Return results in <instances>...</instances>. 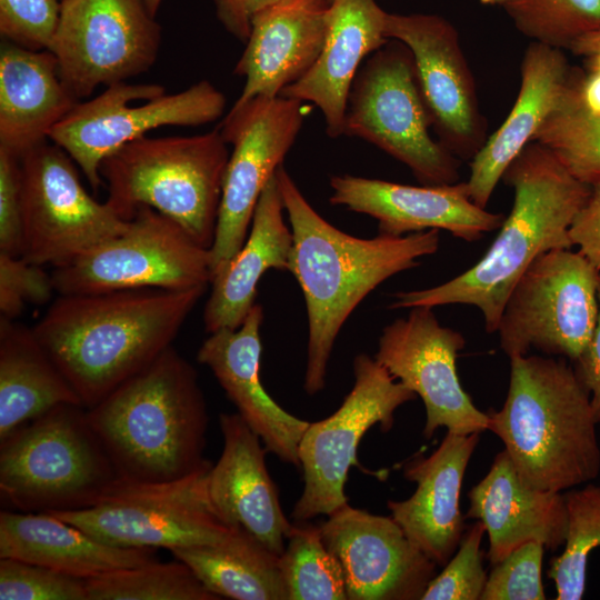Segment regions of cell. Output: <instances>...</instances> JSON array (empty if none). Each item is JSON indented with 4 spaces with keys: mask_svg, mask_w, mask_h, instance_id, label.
<instances>
[{
    "mask_svg": "<svg viewBox=\"0 0 600 600\" xmlns=\"http://www.w3.org/2000/svg\"><path fill=\"white\" fill-rule=\"evenodd\" d=\"M276 178L292 232L288 270L302 290L308 316L304 390L316 394L326 386L329 358L346 320L383 281L436 253L439 230L357 238L323 219L282 164Z\"/></svg>",
    "mask_w": 600,
    "mask_h": 600,
    "instance_id": "1",
    "label": "cell"
},
{
    "mask_svg": "<svg viewBox=\"0 0 600 600\" xmlns=\"http://www.w3.org/2000/svg\"><path fill=\"white\" fill-rule=\"evenodd\" d=\"M206 289L59 294L32 329L90 408L172 346Z\"/></svg>",
    "mask_w": 600,
    "mask_h": 600,
    "instance_id": "2",
    "label": "cell"
},
{
    "mask_svg": "<svg viewBox=\"0 0 600 600\" xmlns=\"http://www.w3.org/2000/svg\"><path fill=\"white\" fill-rule=\"evenodd\" d=\"M501 180L512 188L513 203L483 257L441 284L396 292L390 309L473 306L483 316L486 331L497 332L508 296L530 264L544 252L573 247L570 228L591 186L537 141L524 147Z\"/></svg>",
    "mask_w": 600,
    "mask_h": 600,
    "instance_id": "3",
    "label": "cell"
},
{
    "mask_svg": "<svg viewBox=\"0 0 600 600\" xmlns=\"http://www.w3.org/2000/svg\"><path fill=\"white\" fill-rule=\"evenodd\" d=\"M86 410L121 480L171 481L210 462L203 457L209 417L198 374L173 346Z\"/></svg>",
    "mask_w": 600,
    "mask_h": 600,
    "instance_id": "4",
    "label": "cell"
},
{
    "mask_svg": "<svg viewBox=\"0 0 600 600\" xmlns=\"http://www.w3.org/2000/svg\"><path fill=\"white\" fill-rule=\"evenodd\" d=\"M503 406L489 411L518 474L530 487L561 492L600 472L590 396L566 358L516 356Z\"/></svg>",
    "mask_w": 600,
    "mask_h": 600,
    "instance_id": "5",
    "label": "cell"
},
{
    "mask_svg": "<svg viewBox=\"0 0 600 600\" xmlns=\"http://www.w3.org/2000/svg\"><path fill=\"white\" fill-rule=\"evenodd\" d=\"M229 157L219 129L189 137L144 136L101 162L107 202L124 220L150 207L210 249Z\"/></svg>",
    "mask_w": 600,
    "mask_h": 600,
    "instance_id": "6",
    "label": "cell"
},
{
    "mask_svg": "<svg viewBox=\"0 0 600 600\" xmlns=\"http://www.w3.org/2000/svg\"><path fill=\"white\" fill-rule=\"evenodd\" d=\"M120 480L81 404H61L0 440V493L21 512L86 509Z\"/></svg>",
    "mask_w": 600,
    "mask_h": 600,
    "instance_id": "7",
    "label": "cell"
},
{
    "mask_svg": "<svg viewBox=\"0 0 600 600\" xmlns=\"http://www.w3.org/2000/svg\"><path fill=\"white\" fill-rule=\"evenodd\" d=\"M410 50L389 39L358 71L344 116L343 134L363 139L406 164L422 184L459 181V159L429 133Z\"/></svg>",
    "mask_w": 600,
    "mask_h": 600,
    "instance_id": "8",
    "label": "cell"
},
{
    "mask_svg": "<svg viewBox=\"0 0 600 600\" xmlns=\"http://www.w3.org/2000/svg\"><path fill=\"white\" fill-rule=\"evenodd\" d=\"M209 462L183 478L159 482L119 480L93 506L49 511L98 540L126 548L212 544L230 524L216 509L208 489Z\"/></svg>",
    "mask_w": 600,
    "mask_h": 600,
    "instance_id": "9",
    "label": "cell"
},
{
    "mask_svg": "<svg viewBox=\"0 0 600 600\" xmlns=\"http://www.w3.org/2000/svg\"><path fill=\"white\" fill-rule=\"evenodd\" d=\"M600 271L580 251L556 249L523 272L503 307L497 332L509 357L530 350L579 358L599 316Z\"/></svg>",
    "mask_w": 600,
    "mask_h": 600,
    "instance_id": "10",
    "label": "cell"
},
{
    "mask_svg": "<svg viewBox=\"0 0 600 600\" xmlns=\"http://www.w3.org/2000/svg\"><path fill=\"white\" fill-rule=\"evenodd\" d=\"M51 276L58 294L184 290L208 286L212 280L210 249L146 206L137 210L121 233L53 268Z\"/></svg>",
    "mask_w": 600,
    "mask_h": 600,
    "instance_id": "11",
    "label": "cell"
},
{
    "mask_svg": "<svg viewBox=\"0 0 600 600\" xmlns=\"http://www.w3.org/2000/svg\"><path fill=\"white\" fill-rule=\"evenodd\" d=\"M224 108V96L207 80L171 94L156 83L123 81L89 101H79L48 139L71 157L97 191L102 183L101 162L123 146L160 127L212 122Z\"/></svg>",
    "mask_w": 600,
    "mask_h": 600,
    "instance_id": "12",
    "label": "cell"
},
{
    "mask_svg": "<svg viewBox=\"0 0 600 600\" xmlns=\"http://www.w3.org/2000/svg\"><path fill=\"white\" fill-rule=\"evenodd\" d=\"M353 373V387L338 410L310 422L300 440L304 486L291 513L298 522L328 517L348 502L344 486L350 468L358 464L362 437L377 423L390 430L394 411L417 397L366 353L354 358Z\"/></svg>",
    "mask_w": 600,
    "mask_h": 600,
    "instance_id": "13",
    "label": "cell"
},
{
    "mask_svg": "<svg viewBox=\"0 0 600 600\" xmlns=\"http://www.w3.org/2000/svg\"><path fill=\"white\" fill-rule=\"evenodd\" d=\"M20 163L24 260L56 268L127 228L129 220L87 192L76 162L56 143L36 146Z\"/></svg>",
    "mask_w": 600,
    "mask_h": 600,
    "instance_id": "14",
    "label": "cell"
},
{
    "mask_svg": "<svg viewBox=\"0 0 600 600\" xmlns=\"http://www.w3.org/2000/svg\"><path fill=\"white\" fill-rule=\"evenodd\" d=\"M302 123V101L278 96L257 97L232 107L220 124L219 130L224 141L232 144V152L210 248L212 280L244 243L259 198L282 164Z\"/></svg>",
    "mask_w": 600,
    "mask_h": 600,
    "instance_id": "15",
    "label": "cell"
},
{
    "mask_svg": "<svg viewBox=\"0 0 600 600\" xmlns=\"http://www.w3.org/2000/svg\"><path fill=\"white\" fill-rule=\"evenodd\" d=\"M160 42V24L144 0H61L49 51L62 82L80 100L101 84L146 72Z\"/></svg>",
    "mask_w": 600,
    "mask_h": 600,
    "instance_id": "16",
    "label": "cell"
},
{
    "mask_svg": "<svg viewBox=\"0 0 600 600\" xmlns=\"http://www.w3.org/2000/svg\"><path fill=\"white\" fill-rule=\"evenodd\" d=\"M431 307H413L407 317L386 326L374 359L396 380L421 398L426 409L423 436L444 427L470 434L488 430L489 414L464 391L457 372L463 336L438 321Z\"/></svg>",
    "mask_w": 600,
    "mask_h": 600,
    "instance_id": "17",
    "label": "cell"
},
{
    "mask_svg": "<svg viewBox=\"0 0 600 600\" xmlns=\"http://www.w3.org/2000/svg\"><path fill=\"white\" fill-rule=\"evenodd\" d=\"M384 32L413 57L439 142L457 158L471 160L488 138L487 121L454 26L439 14L388 12Z\"/></svg>",
    "mask_w": 600,
    "mask_h": 600,
    "instance_id": "18",
    "label": "cell"
},
{
    "mask_svg": "<svg viewBox=\"0 0 600 600\" xmlns=\"http://www.w3.org/2000/svg\"><path fill=\"white\" fill-rule=\"evenodd\" d=\"M319 527L341 566L348 600H419L436 576L437 564L391 516L347 502Z\"/></svg>",
    "mask_w": 600,
    "mask_h": 600,
    "instance_id": "19",
    "label": "cell"
},
{
    "mask_svg": "<svg viewBox=\"0 0 600 600\" xmlns=\"http://www.w3.org/2000/svg\"><path fill=\"white\" fill-rule=\"evenodd\" d=\"M333 206L364 213L378 221V234L401 237L427 230H446L472 242L499 229L502 213L477 206L467 181L409 186L350 174L330 179Z\"/></svg>",
    "mask_w": 600,
    "mask_h": 600,
    "instance_id": "20",
    "label": "cell"
},
{
    "mask_svg": "<svg viewBox=\"0 0 600 600\" xmlns=\"http://www.w3.org/2000/svg\"><path fill=\"white\" fill-rule=\"evenodd\" d=\"M262 321L263 309L256 303L237 329L222 328L211 332L201 344L197 359L212 371L266 450L299 468V443L310 422L283 410L260 381Z\"/></svg>",
    "mask_w": 600,
    "mask_h": 600,
    "instance_id": "21",
    "label": "cell"
},
{
    "mask_svg": "<svg viewBox=\"0 0 600 600\" xmlns=\"http://www.w3.org/2000/svg\"><path fill=\"white\" fill-rule=\"evenodd\" d=\"M480 440V432H447L428 457L414 456L403 476L416 483L406 500L387 502L391 517L406 536L437 566L453 556L463 536L460 493L466 469Z\"/></svg>",
    "mask_w": 600,
    "mask_h": 600,
    "instance_id": "22",
    "label": "cell"
},
{
    "mask_svg": "<svg viewBox=\"0 0 600 600\" xmlns=\"http://www.w3.org/2000/svg\"><path fill=\"white\" fill-rule=\"evenodd\" d=\"M329 7L327 0H279L253 17L234 67L244 87L232 107L278 97L310 70L326 41Z\"/></svg>",
    "mask_w": 600,
    "mask_h": 600,
    "instance_id": "23",
    "label": "cell"
},
{
    "mask_svg": "<svg viewBox=\"0 0 600 600\" xmlns=\"http://www.w3.org/2000/svg\"><path fill=\"white\" fill-rule=\"evenodd\" d=\"M573 72L562 50L538 42L526 49L517 99L502 124L470 160L472 201L487 208L509 164L567 100Z\"/></svg>",
    "mask_w": 600,
    "mask_h": 600,
    "instance_id": "24",
    "label": "cell"
},
{
    "mask_svg": "<svg viewBox=\"0 0 600 600\" xmlns=\"http://www.w3.org/2000/svg\"><path fill=\"white\" fill-rule=\"evenodd\" d=\"M223 449L208 474L210 498L230 523L252 533L281 556L293 524L286 517L266 464L260 437L237 413H221Z\"/></svg>",
    "mask_w": 600,
    "mask_h": 600,
    "instance_id": "25",
    "label": "cell"
},
{
    "mask_svg": "<svg viewBox=\"0 0 600 600\" xmlns=\"http://www.w3.org/2000/svg\"><path fill=\"white\" fill-rule=\"evenodd\" d=\"M387 14L377 0H334L329 7L327 37L318 59L280 93L314 103L323 114L330 138L343 134L349 93L362 60L389 41L384 32Z\"/></svg>",
    "mask_w": 600,
    "mask_h": 600,
    "instance_id": "26",
    "label": "cell"
},
{
    "mask_svg": "<svg viewBox=\"0 0 600 600\" xmlns=\"http://www.w3.org/2000/svg\"><path fill=\"white\" fill-rule=\"evenodd\" d=\"M466 518L482 522L489 538L488 558L500 562L519 546L537 541L546 549L563 546L567 508L561 492L528 486L506 450L468 493Z\"/></svg>",
    "mask_w": 600,
    "mask_h": 600,
    "instance_id": "27",
    "label": "cell"
},
{
    "mask_svg": "<svg viewBox=\"0 0 600 600\" xmlns=\"http://www.w3.org/2000/svg\"><path fill=\"white\" fill-rule=\"evenodd\" d=\"M79 102L62 82L49 50L3 41L0 51V147L21 158L47 141Z\"/></svg>",
    "mask_w": 600,
    "mask_h": 600,
    "instance_id": "28",
    "label": "cell"
},
{
    "mask_svg": "<svg viewBox=\"0 0 600 600\" xmlns=\"http://www.w3.org/2000/svg\"><path fill=\"white\" fill-rule=\"evenodd\" d=\"M0 558L90 579L158 560L154 549L108 544L48 512H0Z\"/></svg>",
    "mask_w": 600,
    "mask_h": 600,
    "instance_id": "29",
    "label": "cell"
},
{
    "mask_svg": "<svg viewBox=\"0 0 600 600\" xmlns=\"http://www.w3.org/2000/svg\"><path fill=\"white\" fill-rule=\"evenodd\" d=\"M283 210L274 174L259 198L244 243L210 283L203 312L208 332L240 327L256 304L257 286L264 272L288 270L292 232L284 222Z\"/></svg>",
    "mask_w": 600,
    "mask_h": 600,
    "instance_id": "30",
    "label": "cell"
},
{
    "mask_svg": "<svg viewBox=\"0 0 600 600\" xmlns=\"http://www.w3.org/2000/svg\"><path fill=\"white\" fill-rule=\"evenodd\" d=\"M61 404H82L32 328L0 318V440Z\"/></svg>",
    "mask_w": 600,
    "mask_h": 600,
    "instance_id": "31",
    "label": "cell"
},
{
    "mask_svg": "<svg viewBox=\"0 0 600 600\" xmlns=\"http://www.w3.org/2000/svg\"><path fill=\"white\" fill-rule=\"evenodd\" d=\"M169 551L219 598L289 600L279 556L239 524L217 543L179 547Z\"/></svg>",
    "mask_w": 600,
    "mask_h": 600,
    "instance_id": "32",
    "label": "cell"
},
{
    "mask_svg": "<svg viewBox=\"0 0 600 600\" xmlns=\"http://www.w3.org/2000/svg\"><path fill=\"white\" fill-rule=\"evenodd\" d=\"M88 600H219L182 561L158 560L86 579Z\"/></svg>",
    "mask_w": 600,
    "mask_h": 600,
    "instance_id": "33",
    "label": "cell"
},
{
    "mask_svg": "<svg viewBox=\"0 0 600 600\" xmlns=\"http://www.w3.org/2000/svg\"><path fill=\"white\" fill-rule=\"evenodd\" d=\"M279 564L289 600H348L341 566L323 543L319 524H293Z\"/></svg>",
    "mask_w": 600,
    "mask_h": 600,
    "instance_id": "34",
    "label": "cell"
},
{
    "mask_svg": "<svg viewBox=\"0 0 600 600\" xmlns=\"http://www.w3.org/2000/svg\"><path fill=\"white\" fill-rule=\"evenodd\" d=\"M564 496L567 532L564 548L552 558L547 574L553 580L557 600H580L586 590L590 552L600 547V487L569 489Z\"/></svg>",
    "mask_w": 600,
    "mask_h": 600,
    "instance_id": "35",
    "label": "cell"
},
{
    "mask_svg": "<svg viewBox=\"0 0 600 600\" xmlns=\"http://www.w3.org/2000/svg\"><path fill=\"white\" fill-rule=\"evenodd\" d=\"M502 8L532 42L559 50L600 31V0H513Z\"/></svg>",
    "mask_w": 600,
    "mask_h": 600,
    "instance_id": "36",
    "label": "cell"
},
{
    "mask_svg": "<svg viewBox=\"0 0 600 600\" xmlns=\"http://www.w3.org/2000/svg\"><path fill=\"white\" fill-rule=\"evenodd\" d=\"M533 141L548 148L578 180L600 183V112L577 106L569 93Z\"/></svg>",
    "mask_w": 600,
    "mask_h": 600,
    "instance_id": "37",
    "label": "cell"
},
{
    "mask_svg": "<svg viewBox=\"0 0 600 600\" xmlns=\"http://www.w3.org/2000/svg\"><path fill=\"white\" fill-rule=\"evenodd\" d=\"M484 533L483 523L478 521L462 536L458 549L431 579L421 600H481L488 580L481 550Z\"/></svg>",
    "mask_w": 600,
    "mask_h": 600,
    "instance_id": "38",
    "label": "cell"
},
{
    "mask_svg": "<svg viewBox=\"0 0 600 600\" xmlns=\"http://www.w3.org/2000/svg\"><path fill=\"white\" fill-rule=\"evenodd\" d=\"M0 600H88L86 579L0 558Z\"/></svg>",
    "mask_w": 600,
    "mask_h": 600,
    "instance_id": "39",
    "label": "cell"
},
{
    "mask_svg": "<svg viewBox=\"0 0 600 600\" xmlns=\"http://www.w3.org/2000/svg\"><path fill=\"white\" fill-rule=\"evenodd\" d=\"M544 549L542 543L530 541L493 564L481 600H544L541 579Z\"/></svg>",
    "mask_w": 600,
    "mask_h": 600,
    "instance_id": "40",
    "label": "cell"
},
{
    "mask_svg": "<svg viewBox=\"0 0 600 600\" xmlns=\"http://www.w3.org/2000/svg\"><path fill=\"white\" fill-rule=\"evenodd\" d=\"M60 11L61 0H0V34L28 50H49Z\"/></svg>",
    "mask_w": 600,
    "mask_h": 600,
    "instance_id": "41",
    "label": "cell"
},
{
    "mask_svg": "<svg viewBox=\"0 0 600 600\" xmlns=\"http://www.w3.org/2000/svg\"><path fill=\"white\" fill-rule=\"evenodd\" d=\"M54 291L52 276L42 266L0 252L1 317L16 319L27 303H46L51 300Z\"/></svg>",
    "mask_w": 600,
    "mask_h": 600,
    "instance_id": "42",
    "label": "cell"
},
{
    "mask_svg": "<svg viewBox=\"0 0 600 600\" xmlns=\"http://www.w3.org/2000/svg\"><path fill=\"white\" fill-rule=\"evenodd\" d=\"M22 247L20 158L0 147V252L21 257Z\"/></svg>",
    "mask_w": 600,
    "mask_h": 600,
    "instance_id": "43",
    "label": "cell"
},
{
    "mask_svg": "<svg viewBox=\"0 0 600 600\" xmlns=\"http://www.w3.org/2000/svg\"><path fill=\"white\" fill-rule=\"evenodd\" d=\"M570 238L578 251L600 271V183L591 186L590 194L570 228Z\"/></svg>",
    "mask_w": 600,
    "mask_h": 600,
    "instance_id": "44",
    "label": "cell"
},
{
    "mask_svg": "<svg viewBox=\"0 0 600 600\" xmlns=\"http://www.w3.org/2000/svg\"><path fill=\"white\" fill-rule=\"evenodd\" d=\"M279 0H213L216 13L224 29L246 42L253 17Z\"/></svg>",
    "mask_w": 600,
    "mask_h": 600,
    "instance_id": "45",
    "label": "cell"
},
{
    "mask_svg": "<svg viewBox=\"0 0 600 600\" xmlns=\"http://www.w3.org/2000/svg\"><path fill=\"white\" fill-rule=\"evenodd\" d=\"M600 307V284H599ZM574 371L590 396V403L594 417L600 422V309L594 332L577 360L573 361Z\"/></svg>",
    "mask_w": 600,
    "mask_h": 600,
    "instance_id": "46",
    "label": "cell"
},
{
    "mask_svg": "<svg viewBox=\"0 0 600 600\" xmlns=\"http://www.w3.org/2000/svg\"><path fill=\"white\" fill-rule=\"evenodd\" d=\"M571 51L586 58L600 52V31L593 32L580 39L574 43Z\"/></svg>",
    "mask_w": 600,
    "mask_h": 600,
    "instance_id": "47",
    "label": "cell"
},
{
    "mask_svg": "<svg viewBox=\"0 0 600 600\" xmlns=\"http://www.w3.org/2000/svg\"><path fill=\"white\" fill-rule=\"evenodd\" d=\"M163 0H144L146 2V6L149 10V12L156 17L161 3H162Z\"/></svg>",
    "mask_w": 600,
    "mask_h": 600,
    "instance_id": "48",
    "label": "cell"
},
{
    "mask_svg": "<svg viewBox=\"0 0 600 600\" xmlns=\"http://www.w3.org/2000/svg\"><path fill=\"white\" fill-rule=\"evenodd\" d=\"M484 6H500L503 7L513 0H479Z\"/></svg>",
    "mask_w": 600,
    "mask_h": 600,
    "instance_id": "49",
    "label": "cell"
},
{
    "mask_svg": "<svg viewBox=\"0 0 600 600\" xmlns=\"http://www.w3.org/2000/svg\"><path fill=\"white\" fill-rule=\"evenodd\" d=\"M329 3H332L334 0H327Z\"/></svg>",
    "mask_w": 600,
    "mask_h": 600,
    "instance_id": "50",
    "label": "cell"
}]
</instances>
